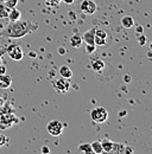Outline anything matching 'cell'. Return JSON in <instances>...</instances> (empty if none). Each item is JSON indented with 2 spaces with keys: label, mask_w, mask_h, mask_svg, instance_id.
I'll use <instances>...</instances> for the list:
<instances>
[{
  "label": "cell",
  "mask_w": 152,
  "mask_h": 154,
  "mask_svg": "<svg viewBox=\"0 0 152 154\" xmlns=\"http://www.w3.org/2000/svg\"><path fill=\"white\" fill-rule=\"evenodd\" d=\"M0 104H1V98H0Z\"/></svg>",
  "instance_id": "obj_34"
},
{
  "label": "cell",
  "mask_w": 152,
  "mask_h": 154,
  "mask_svg": "<svg viewBox=\"0 0 152 154\" xmlns=\"http://www.w3.org/2000/svg\"><path fill=\"white\" fill-rule=\"evenodd\" d=\"M7 142H8V137H7L6 135H4L0 133V147H4Z\"/></svg>",
  "instance_id": "obj_22"
},
{
  "label": "cell",
  "mask_w": 152,
  "mask_h": 154,
  "mask_svg": "<svg viewBox=\"0 0 152 154\" xmlns=\"http://www.w3.org/2000/svg\"><path fill=\"white\" fill-rule=\"evenodd\" d=\"M54 87H55V89L58 93H65V91H68L70 89V82H69V79L62 77V78L55 81Z\"/></svg>",
  "instance_id": "obj_7"
},
{
  "label": "cell",
  "mask_w": 152,
  "mask_h": 154,
  "mask_svg": "<svg viewBox=\"0 0 152 154\" xmlns=\"http://www.w3.org/2000/svg\"><path fill=\"white\" fill-rule=\"evenodd\" d=\"M6 51H7V55L13 60H21L24 58V51L18 44H11L10 46H7Z\"/></svg>",
  "instance_id": "obj_4"
},
{
  "label": "cell",
  "mask_w": 152,
  "mask_h": 154,
  "mask_svg": "<svg viewBox=\"0 0 152 154\" xmlns=\"http://www.w3.org/2000/svg\"><path fill=\"white\" fill-rule=\"evenodd\" d=\"M58 72H59L61 77L67 78V79H70V78L73 77V71H71V69H70L68 65H62V66L59 68Z\"/></svg>",
  "instance_id": "obj_11"
},
{
  "label": "cell",
  "mask_w": 152,
  "mask_h": 154,
  "mask_svg": "<svg viewBox=\"0 0 152 154\" xmlns=\"http://www.w3.org/2000/svg\"><path fill=\"white\" fill-rule=\"evenodd\" d=\"M95 44H86V50H87V52L88 54H92V52H94V50H95Z\"/></svg>",
  "instance_id": "obj_23"
},
{
  "label": "cell",
  "mask_w": 152,
  "mask_h": 154,
  "mask_svg": "<svg viewBox=\"0 0 152 154\" xmlns=\"http://www.w3.org/2000/svg\"><path fill=\"white\" fill-rule=\"evenodd\" d=\"M125 146L122 143H118V142H114L113 143V149H112V153L116 154H122L125 153Z\"/></svg>",
  "instance_id": "obj_18"
},
{
  "label": "cell",
  "mask_w": 152,
  "mask_h": 154,
  "mask_svg": "<svg viewBox=\"0 0 152 154\" xmlns=\"http://www.w3.org/2000/svg\"><path fill=\"white\" fill-rule=\"evenodd\" d=\"M132 152H133L132 148H130V147H126L125 148V153H132Z\"/></svg>",
  "instance_id": "obj_30"
},
{
  "label": "cell",
  "mask_w": 152,
  "mask_h": 154,
  "mask_svg": "<svg viewBox=\"0 0 152 154\" xmlns=\"http://www.w3.org/2000/svg\"><path fill=\"white\" fill-rule=\"evenodd\" d=\"M113 141H111L109 139H105L101 141V146H102V151L103 153H112L113 149Z\"/></svg>",
  "instance_id": "obj_13"
},
{
  "label": "cell",
  "mask_w": 152,
  "mask_h": 154,
  "mask_svg": "<svg viewBox=\"0 0 152 154\" xmlns=\"http://www.w3.org/2000/svg\"><path fill=\"white\" fill-rule=\"evenodd\" d=\"M12 84V78L8 76L7 74L0 75V89H7Z\"/></svg>",
  "instance_id": "obj_9"
},
{
  "label": "cell",
  "mask_w": 152,
  "mask_h": 154,
  "mask_svg": "<svg viewBox=\"0 0 152 154\" xmlns=\"http://www.w3.org/2000/svg\"><path fill=\"white\" fill-rule=\"evenodd\" d=\"M145 43H146V38L143 36V37H139V44L140 45H145Z\"/></svg>",
  "instance_id": "obj_27"
},
{
  "label": "cell",
  "mask_w": 152,
  "mask_h": 154,
  "mask_svg": "<svg viewBox=\"0 0 152 154\" xmlns=\"http://www.w3.org/2000/svg\"><path fill=\"white\" fill-rule=\"evenodd\" d=\"M16 121V116L12 114H7V115L0 116V129H7L10 128L13 122Z\"/></svg>",
  "instance_id": "obj_8"
},
{
  "label": "cell",
  "mask_w": 152,
  "mask_h": 154,
  "mask_svg": "<svg viewBox=\"0 0 152 154\" xmlns=\"http://www.w3.org/2000/svg\"><path fill=\"white\" fill-rule=\"evenodd\" d=\"M61 2V0H46V5L49 6H57Z\"/></svg>",
  "instance_id": "obj_24"
},
{
  "label": "cell",
  "mask_w": 152,
  "mask_h": 154,
  "mask_svg": "<svg viewBox=\"0 0 152 154\" xmlns=\"http://www.w3.org/2000/svg\"><path fill=\"white\" fill-rule=\"evenodd\" d=\"M143 31H144V29L141 26H138L137 27V33H143Z\"/></svg>",
  "instance_id": "obj_29"
},
{
  "label": "cell",
  "mask_w": 152,
  "mask_h": 154,
  "mask_svg": "<svg viewBox=\"0 0 152 154\" xmlns=\"http://www.w3.org/2000/svg\"><path fill=\"white\" fill-rule=\"evenodd\" d=\"M78 151L80 152H84V153H93L90 143H81L78 146Z\"/></svg>",
  "instance_id": "obj_19"
},
{
  "label": "cell",
  "mask_w": 152,
  "mask_h": 154,
  "mask_svg": "<svg viewBox=\"0 0 152 154\" xmlns=\"http://www.w3.org/2000/svg\"><path fill=\"white\" fill-rule=\"evenodd\" d=\"M121 24H122L124 27L131 29L133 25H134V19H133L131 16H125V17L121 19Z\"/></svg>",
  "instance_id": "obj_16"
},
{
  "label": "cell",
  "mask_w": 152,
  "mask_h": 154,
  "mask_svg": "<svg viewBox=\"0 0 152 154\" xmlns=\"http://www.w3.org/2000/svg\"><path fill=\"white\" fill-rule=\"evenodd\" d=\"M107 32L102 29H95V36H94V44L96 46H103L107 44Z\"/></svg>",
  "instance_id": "obj_5"
},
{
  "label": "cell",
  "mask_w": 152,
  "mask_h": 154,
  "mask_svg": "<svg viewBox=\"0 0 152 154\" xmlns=\"http://www.w3.org/2000/svg\"><path fill=\"white\" fill-rule=\"evenodd\" d=\"M8 12H10V8H7L4 4L0 5V18H7L8 17Z\"/></svg>",
  "instance_id": "obj_20"
},
{
  "label": "cell",
  "mask_w": 152,
  "mask_h": 154,
  "mask_svg": "<svg viewBox=\"0 0 152 154\" xmlns=\"http://www.w3.org/2000/svg\"><path fill=\"white\" fill-rule=\"evenodd\" d=\"M80 8L84 14H94L96 12V4L93 0H83Z\"/></svg>",
  "instance_id": "obj_6"
},
{
  "label": "cell",
  "mask_w": 152,
  "mask_h": 154,
  "mask_svg": "<svg viewBox=\"0 0 152 154\" xmlns=\"http://www.w3.org/2000/svg\"><path fill=\"white\" fill-rule=\"evenodd\" d=\"M90 146H92L93 153H95V154L103 153V151H102V146H101V141H94V142L90 143Z\"/></svg>",
  "instance_id": "obj_17"
},
{
  "label": "cell",
  "mask_w": 152,
  "mask_h": 154,
  "mask_svg": "<svg viewBox=\"0 0 152 154\" xmlns=\"http://www.w3.org/2000/svg\"><path fill=\"white\" fill-rule=\"evenodd\" d=\"M63 128H64V125L61 122V121H57V120H52L48 123L46 126V131L48 133L52 136H59L63 133Z\"/></svg>",
  "instance_id": "obj_3"
},
{
  "label": "cell",
  "mask_w": 152,
  "mask_h": 154,
  "mask_svg": "<svg viewBox=\"0 0 152 154\" xmlns=\"http://www.w3.org/2000/svg\"><path fill=\"white\" fill-rule=\"evenodd\" d=\"M125 81H126V82H130V81H131V77L128 76V75H126V76H125Z\"/></svg>",
  "instance_id": "obj_32"
},
{
  "label": "cell",
  "mask_w": 152,
  "mask_h": 154,
  "mask_svg": "<svg viewBox=\"0 0 152 154\" xmlns=\"http://www.w3.org/2000/svg\"><path fill=\"white\" fill-rule=\"evenodd\" d=\"M58 52H59V54H61V55H64V54H65V50H64V48H61V49H59V51H58Z\"/></svg>",
  "instance_id": "obj_31"
},
{
  "label": "cell",
  "mask_w": 152,
  "mask_h": 154,
  "mask_svg": "<svg viewBox=\"0 0 152 154\" xmlns=\"http://www.w3.org/2000/svg\"><path fill=\"white\" fill-rule=\"evenodd\" d=\"M90 117L96 123H103L108 119V112L103 107H95L90 113Z\"/></svg>",
  "instance_id": "obj_2"
},
{
  "label": "cell",
  "mask_w": 152,
  "mask_h": 154,
  "mask_svg": "<svg viewBox=\"0 0 152 154\" xmlns=\"http://www.w3.org/2000/svg\"><path fill=\"white\" fill-rule=\"evenodd\" d=\"M36 27L37 26L33 25L29 20H23V21L18 20V21H13L8 26H6V29L0 32V36H5V37H10V38H21L25 35L33 31Z\"/></svg>",
  "instance_id": "obj_1"
},
{
  "label": "cell",
  "mask_w": 152,
  "mask_h": 154,
  "mask_svg": "<svg viewBox=\"0 0 152 154\" xmlns=\"http://www.w3.org/2000/svg\"><path fill=\"white\" fill-rule=\"evenodd\" d=\"M17 4H18V0H5L4 1V5L7 7V8H13V7H16L17 6Z\"/></svg>",
  "instance_id": "obj_21"
},
{
  "label": "cell",
  "mask_w": 152,
  "mask_h": 154,
  "mask_svg": "<svg viewBox=\"0 0 152 154\" xmlns=\"http://www.w3.org/2000/svg\"><path fill=\"white\" fill-rule=\"evenodd\" d=\"M20 17H21V12L19 11V10H17L16 7H13V8H11L10 10V12H8V19H10V21L11 23H13V21H18V20H20Z\"/></svg>",
  "instance_id": "obj_12"
},
{
  "label": "cell",
  "mask_w": 152,
  "mask_h": 154,
  "mask_svg": "<svg viewBox=\"0 0 152 154\" xmlns=\"http://www.w3.org/2000/svg\"><path fill=\"white\" fill-rule=\"evenodd\" d=\"M2 1H5V0H2Z\"/></svg>",
  "instance_id": "obj_35"
},
{
  "label": "cell",
  "mask_w": 152,
  "mask_h": 154,
  "mask_svg": "<svg viewBox=\"0 0 152 154\" xmlns=\"http://www.w3.org/2000/svg\"><path fill=\"white\" fill-rule=\"evenodd\" d=\"M40 152H42V153H44V154H48V153H50V148H49V147H46V146H43V147L40 148Z\"/></svg>",
  "instance_id": "obj_25"
},
{
  "label": "cell",
  "mask_w": 152,
  "mask_h": 154,
  "mask_svg": "<svg viewBox=\"0 0 152 154\" xmlns=\"http://www.w3.org/2000/svg\"><path fill=\"white\" fill-rule=\"evenodd\" d=\"M92 69L95 72H100L105 69V62L101 59H93L92 60Z\"/></svg>",
  "instance_id": "obj_14"
},
{
  "label": "cell",
  "mask_w": 152,
  "mask_h": 154,
  "mask_svg": "<svg viewBox=\"0 0 152 154\" xmlns=\"http://www.w3.org/2000/svg\"><path fill=\"white\" fill-rule=\"evenodd\" d=\"M61 1L64 2V4H68V5H71L74 2V0H61Z\"/></svg>",
  "instance_id": "obj_28"
},
{
  "label": "cell",
  "mask_w": 152,
  "mask_h": 154,
  "mask_svg": "<svg viewBox=\"0 0 152 154\" xmlns=\"http://www.w3.org/2000/svg\"><path fill=\"white\" fill-rule=\"evenodd\" d=\"M2 74H6V66L0 64V75H2Z\"/></svg>",
  "instance_id": "obj_26"
},
{
  "label": "cell",
  "mask_w": 152,
  "mask_h": 154,
  "mask_svg": "<svg viewBox=\"0 0 152 154\" xmlns=\"http://www.w3.org/2000/svg\"><path fill=\"white\" fill-rule=\"evenodd\" d=\"M94 36H95V29H90L87 32H84V35L82 36V40L86 44H94Z\"/></svg>",
  "instance_id": "obj_10"
},
{
  "label": "cell",
  "mask_w": 152,
  "mask_h": 154,
  "mask_svg": "<svg viewBox=\"0 0 152 154\" xmlns=\"http://www.w3.org/2000/svg\"><path fill=\"white\" fill-rule=\"evenodd\" d=\"M150 50H151V51H152V43H151V44H150Z\"/></svg>",
  "instance_id": "obj_33"
},
{
  "label": "cell",
  "mask_w": 152,
  "mask_h": 154,
  "mask_svg": "<svg viewBox=\"0 0 152 154\" xmlns=\"http://www.w3.org/2000/svg\"><path fill=\"white\" fill-rule=\"evenodd\" d=\"M69 43H70V45H71L73 48H80V46L82 45L83 40H82V37H81V36L74 35V36H71V38H70V40H69Z\"/></svg>",
  "instance_id": "obj_15"
}]
</instances>
